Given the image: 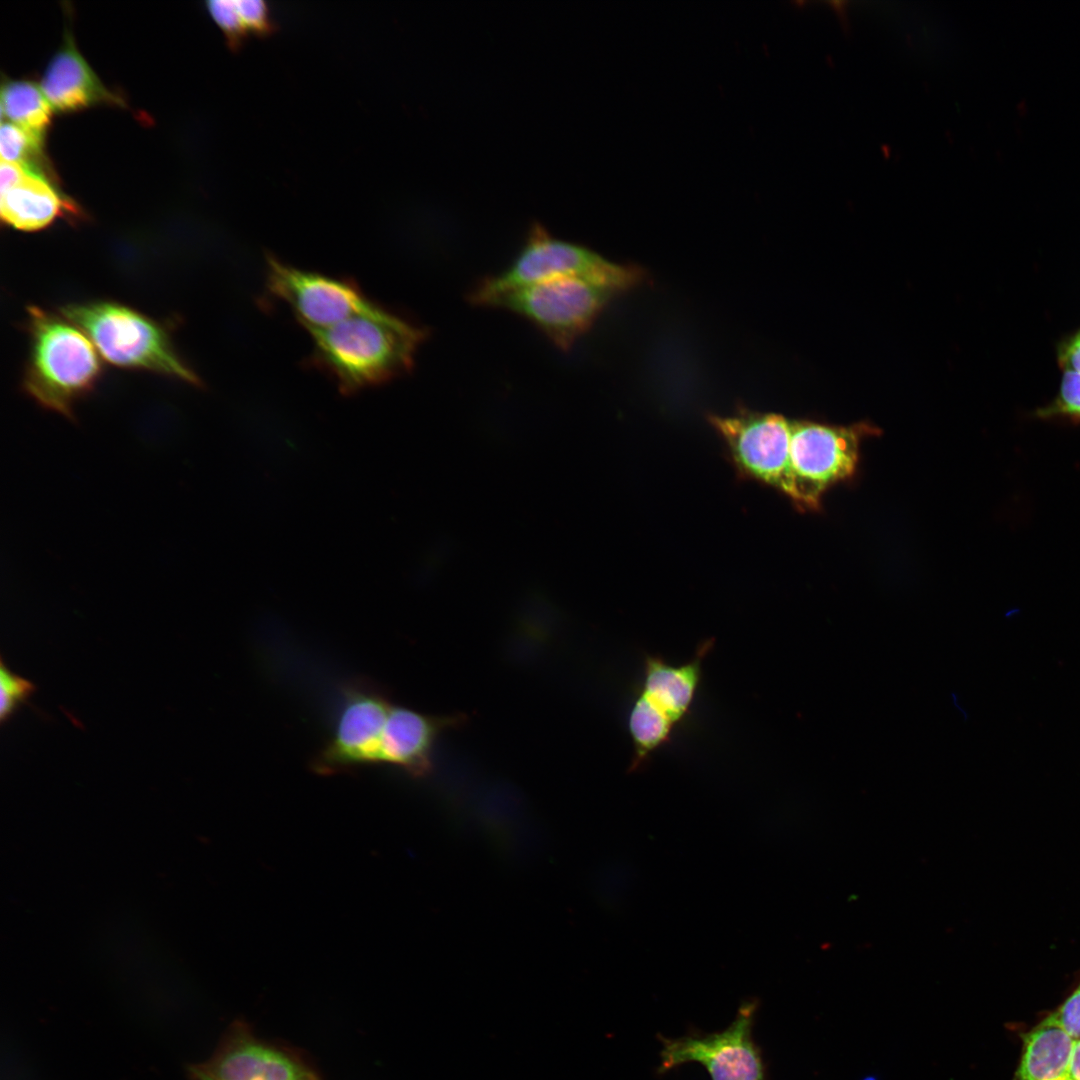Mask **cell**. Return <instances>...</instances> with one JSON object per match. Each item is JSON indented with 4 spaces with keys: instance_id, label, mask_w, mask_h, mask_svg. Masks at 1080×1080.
Instances as JSON below:
<instances>
[{
    "instance_id": "obj_1",
    "label": "cell",
    "mask_w": 1080,
    "mask_h": 1080,
    "mask_svg": "<svg viewBox=\"0 0 1080 1080\" xmlns=\"http://www.w3.org/2000/svg\"><path fill=\"white\" fill-rule=\"evenodd\" d=\"M307 362L343 394H353L407 374L428 337L426 328L374 302L330 327L309 331Z\"/></svg>"
},
{
    "instance_id": "obj_2",
    "label": "cell",
    "mask_w": 1080,
    "mask_h": 1080,
    "mask_svg": "<svg viewBox=\"0 0 1080 1080\" xmlns=\"http://www.w3.org/2000/svg\"><path fill=\"white\" fill-rule=\"evenodd\" d=\"M865 432L870 430L863 426H834L779 416L764 443V485L800 509H817L830 486L855 473Z\"/></svg>"
},
{
    "instance_id": "obj_3",
    "label": "cell",
    "mask_w": 1080,
    "mask_h": 1080,
    "mask_svg": "<svg viewBox=\"0 0 1080 1080\" xmlns=\"http://www.w3.org/2000/svg\"><path fill=\"white\" fill-rule=\"evenodd\" d=\"M29 354L22 388L41 408L75 419L77 402L91 393L102 375L92 341L61 314L27 307Z\"/></svg>"
},
{
    "instance_id": "obj_4",
    "label": "cell",
    "mask_w": 1080,
    "mask_h": 1080,
    "mask_svg": "<svg viewBox=\"0 0 1080 1080\" xmlns=\"http://www.w3.org/2000/svg\"><path fill=\"white\" fill-rule=\"evenodd\" d=\"M59 313L89 337L108 363L201 384L176 352L167 329L136 309L97 300L65 305Z\"/></svg>"
},
{
    "instance_id": "obj_5",
    "label": "cell",
    "mask_w": 1080,
    "mask_h": 1080,
    "mask_svg": "<svg viewBox=\"0 0 1080 1080\" xmlns=\"http://www.w3.org/2000/svg\"><path fill=\"white\" fill-rule=\"evenodd\" d=\"M569 276L590 279L618 293L640 283L643 272L635 266L611 262L585 246L556 238L535 223L512 263L501 273L482 279L468 297L471 303L486 306L492 298L508 290Z\"/></svg>"
},
{
    "instance_id": "obj_6",
    "label": "cell",
    "mask_w": 1080,
    "mask_h": 1080,
    "mask_svg": "<svg viewBox=\"0 0 1080 1080\" xmlns=\"http://www.w3.org/2000/svg\"><path fill=\"white\" fill-rule=\"evenodd\" d=\"M713 645L714 639L703 641L690 660L678 665L661 656H645L642 678L627 718L633 745L630 772L639 770L667 744L689 714L701 682L703 660Z\"/></svg>"
},
{
    "instance_id": "obj_7",
    "label": "cell",
    "mask_w": 1080,
    "mask_h": 1080,
    "mask_svg": "<svg viewBox=\"0 0 1080 1080\" xmlns=\"http://www.w3.org/2000/svg\"><path fill=\"white\" fill-rule=\"evenodd\" d=\"M615 294L590 279L569 276L508 290L492 298L486 306L524 317L557 348L567 351Z\"/></svg>"
},
{
    "instance_id": "obj_8",
    "label": "cell",
    "mask_w": 1080,
    "mask_h": 1080,
    "mask_svg": "<svg viewBox=\"0 0 1080 1080\" xmlns=\"http://www.w3.org/2000/svg\"><path fill=\"white\" fill-rule=\"evenodd\" d=\"M340 704L333 733L312 759L320 774L381 762L390 697L368 680H354L343 687Z\"/></svg>"
},
{
    "instance_id": "obj_9",
    "label": "cell",
    "mask_w": 1080,
    "mask_h": 1080,
    "mask_svg": "<svg viewBox=\"0 0 1080 1080\" xmlns=\"http://www.w3.org/2000/svg\"><path fill=\"white\" fill-rule=\"evenodd\" d=\"M757 1001L739 1007L735 1019L722 1031L661 1038L660 1073L689 1062L703 1065L711 1080H766L761 1051L753 1039Z\"/></svg>"
},
{
    "instance_id": "obj_10",
    "label": "cell",
    "mask_w": 1080,
    "mask_h": 1080,
    "mask_svg": "<svg viewBox=\"0 0 1080 1080\" xmlns=\"http://www.w3.org/2000/svg\"><path fill=\"white\" fill-rule=\"evenodd\" d=\"M265 286L308 332L330 327L375 302L352 279L301 269L273 255L266 257Z\"/></svg>"
},
{
    "instance_id": "obj_11",
    "label": "cell",
    "mask_w": 1080,
    "mask_h": 1080,
    "mask_svg": "<svg viewBox=\"0 0 1080 1080\" xmlns=\"http://www.w3.org/2000/svg\"><path fill=\"white\" fill-rule=\"evenodd\" d=\"M190 1074L194 1080H321L300 1053L259 1039L243 1020L232 1023L215 1053Z\"/></svg>"
},
{
    "instance_id": "obj_12",
    "label": "cell",
    "mask_w": 1080,
    "mask_h": 1080,
    "mask_svg": "<svg viewBox=\"0 0 1080 1080\" xmlns=\"http://www.w3.org/2000/svg\"><path fill=\"white\" fill-rule=\"evenodd\" d=\"M463 721L462 716H431L393 704L388 721L381 764L414 776L432 768L433 748L440 734Z\"/></svg>"
},
{
    "instance_id": "obj_13",
    "label": "cell",
    "mask_w": 1080,
    "mask_h": 1080,
    "mask_svg": "<svg viewBox=\"0 0 1080 1080\" xmlns=\"http://www.w3.org/2000/svg\"><path fill=\"white\" fill-rule=\"evenodd\" d=\"M40 87L57 112H72L102 103L122 104L101 83L70 36L49 62Z\"/></svg>"
},
{
    "instance_id": "obj_14",
    "label": "cell",
    "mask_w": 1080,
    "mask_h": 1080,
    "mask_svg": "<svg viewBox=\"0 0 1080 1080\" xmlns=\"http://www.w3.org/2000/svg\"><path fill=\"white\" fill-rule=\"evenodd\" d=\"M67 213L79 216L78 208L70 200L39 172L28 167L12 185L0 189L1 219L16 230H42Z\"/></svg>"
},
{
    "instance_id": "obj_15",
    "label": "cell",
    "mask_w": 1080,
    "mask_h": 1080,
    "mask_svg": "<svg viewBox=\"0 0 1080 1080\" xmlns=\"http://www.w3.org/2000/svg\"><path fill=\"white\" fill-rule=\"evenodd\" d=\"M1023 1049L1013 1080H1072L1075 1040L1050 1016L1022 1035Z\"/></svg>"
},
{
    "instance_id": "obj_16",
    "label": "cell",
    "mask_w": 1080,
    "mask_h": 1080,
    "mask_svg": "<svg viewBox=\"0 0 1080 1080\" xmlns=\"http://www.w3.org/2000/svg\"><path fill=\"white\" fill-rule=\"evenodd\" d=\"M53 109L41 87L27 80L5 81L1 89L2 118L43 139Z\"/></svg>"
},
{
    "instance_id": "obj_17",
    "label": "cell",
    "mask_w": 1080,
    "mask_h": 1080,
    "mask_svg": "<svg viewBox=\"0 0 1080 1080\" xmlns=\"http://www.w3.org/2000/svg\"><path fill=\"white\" fill-rule=\"evenodd\" d=\"M42 139L28 133L11 122L2 121L0 128L1 161L17 163L31 170L35 167L34 159L40 154Z\"/></svg>"
},
{
    "instance_id": "obj_18",
    "label": "cell",
    "mask_w": 1080,
    "mask_h": 1080,
    "mask_svg": "<svg viewBox=\"0 0 1080 1080\" xmlns=\"http://www.w3.org/2000/svg\"><path fill=\"white\" fill-rule=\"evenodd\" d=\"M0 688V720L3 723L28 700L35 691V686L29 680L12 673L1 660Z\"/></svg>"
},
{
    "instance_id": "obj_19",
    "label": "cell",
    "mask_w": 1080,
    "mask_h": 1080,
    "mask_svg": "<svg viewBox=\"0 0 1080 1080\" xmlns=\"http://www.w3.org/2000/svg\"><path fill=\"white\" fill-rule=\"evenodd\" d=\"M207 7L213 19L225 32L231 46H238L248 30L238 12L236 1L212 0L207 3Z\"/></svg>"
},
{
    "instance_id": "obj_20",
    "label": "cell",
    "mask_w": 1080,
    "mask_h": 1080,
    "mask_svg": "<svg viewBox=\"0 0 1080 1080\" xmlns=\"http://www.w3.org/2000/svg\"><path fill=\"white\" fill-rule=\"evenodd\" d=\"M238 12L247 28L259 33L270 32L273 23L269 8L263 0H235Z\"/></svg>"
},
{
    "instance_id": "obj_21",
    "label": "cell",
    "mask_w": 1080,
    "mask_h": 1080,
    "mask_svg": "<svg viewBox=\"0 0 1080 1080\" xmlns=\"http://www.w3.org/2000/svg\"><path fill=\"white\" fill-rule=\"evenodd\" d=\"M1050 1016L1074 1039H1080V983Z\"/></svg>"
},
{
    "instance_id": "obj_22",
    "label": "cell",
    "mask_w": 1080,
    "mask_h": 1080,
    "mask_svg": "<svg viewBox=\"0 0 1080 1080\" xmlns=\"http://www.w3.org/2000/svg\"><path fill=\"white\" fill-rule=\"evenodd\" d=\"M1059 409L1080 416V372L1066 370L1061 384Z\"/></svg>"
},
{
    "instance_id": "obj_23",
    "label": "cell",
    "mask_w": 1080,
    "mask_h": 1080,
    "mask_svg": "<svg viewBox=\"0 0 1080 1080\" xmlns=\"http://www.w3.org/2000/svg\"><path fill=\"white\" fill-rule=\"evenodd\" d=\"M1060 361L1066 370L1080 372V332L1064 347Z\"/></svg>"
},
{
    "instance_id": "obj_24",
    "label": "cell",
    "mask_w": 1080,
    "mask_h": 1080,
    "mask_svg": "<svg viewBox=\"0 0 1080 1080\" xmlns=\"http://www.w3.org/2000/svg\"><path fill=\"white\" fill-rule=\"evenodd\" d=\"M1070 1075L1072 1080H1080V1039L1074 1042L1070 1060Z\"/></svg>"
},
{
    "instance_id": "obj_25",
    "label": "cell",
    "mask_w": 1080,
    "mask_h": 1080,
    "mask_svg": "<svg viewBox=\"0 0 1080 1080\" xmlns=\"http://www.w3.org/2000/svg\"><path fill=\"white\" fill-rule=\"evenodd\" d=\"M195 1080H209V1079H207V1078H197Z\"/></svg>"
}]
</instances>
